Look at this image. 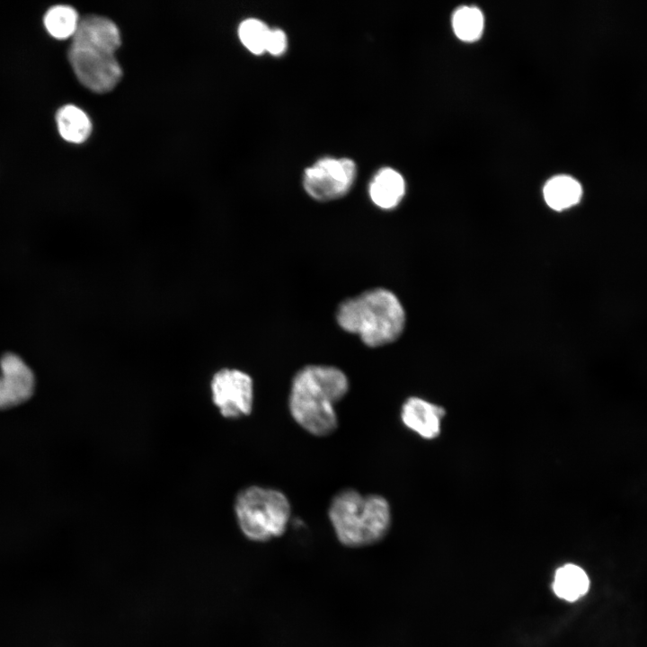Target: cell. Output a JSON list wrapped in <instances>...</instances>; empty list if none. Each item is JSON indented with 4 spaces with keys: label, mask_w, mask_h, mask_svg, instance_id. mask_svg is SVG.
<instances>
[{
    "label": "cell",
    "mask_w": 647,
    "mask_h": 647,
    "mask_svg": "<svg viewBox=\"0 0 647 647\" xmlns=\"http://www.w3.org/2000/svg\"><path fill=\"white\" fill-rule=\"evenodd\" d=\"M349 390L347 376L332 366L308 365L294 376L288 409L294 421L317 437L332 434L338 427L335 404Z\"/></svg>",
    "instance_id": "6da1fadb"
},
{
    "label": "cell",
    "mask_w": 647,
    "mask_h": 647,
    "mask_svg": "<svg viewBox=\"0 0 647 647\" xmlns=\"http://www.w3.org/2000/svg\"><path fill=\"white\" fill-rule=\"evenodd\" d=\"M328 517L338 541L350 548L377 544L386 536L392 523L386 498L354 489L341 490L333 496Z\"/></svg>",
    "instance_id": "7a4b0ae2"
},
{
    "label": "cell",
    "mask_w": 647,
    "mask_h": 647,
    "mask_svg": "<svg viewBox=\"0 0 647 647\" xmlns=\"http://www.w3.org/2000/svg\"><path fill=\"white\" fill-rule=\"evenodd\" d=\"M337 321L343 330L358 334L366 345L378 347L399 337L405 314L393 292L378 288L342 302Z\"/></svg>",
    "instance_id": "3957f363"
},
{
    "label": "cell",
    "mask_w": 647,
    "mask_h": 647,
    "mask_svg": "<svg viewBox=\"0 0 647 647\" xmlns=\"http://www.w3.org/2000/svg\"><path fill=\"white\" fill-rule=\"evenodd\" d=\"M235 513L244 536L251 541L264 543L286 532L291 506L282 492L251 485L237 494Z\"/></svg>",
    "instance_id": "277c9868"
},
{
    "label": "cell",
    "mask_w": 647,
    "mask_h": 647,
    "mask_svg": "<svg viewBox=\"0 0 647 647\" xmlns=\"http://www.w3.org/2000/svg\"><path fill=\"white\" fill-rule=\"evenodd\" d=\"M356 173V164L351 159L324 157L305 170L303 185L313 199L332 200L350 191Z\"/></svg>",
    "instance_id": "5b68a950"
},
{
    "label": "cell",
    "mask_w": 647,
    "mask_h": 647,
    "mask_svg": "<svg viewBox=\"0 0 647 647\" xmlns=\"http://www.w3.org/2000/svg\"><path fill=\"white\" fill-rule=\"evenodd\" d=\"M68 59L78 80L95 93H106L120 82L122 70L114 54L71 44Z\"/></svg>",
    "instance_id": "8992f818"
},
{
    "label": "cell",
    "mask_w": 647,
    "mask_h": 647,
    "mask_svg": "<svg viewBox=\"0 0 647 647\" xmlns=\"http://www.w3.org/2000/svg\"><path fill=\"white\" fill-rule=\"evenodd\" d=\"M210 388L213 403L225 418L236 419L251 413L253 385L245 372L222 368L214 374Z\"/></svg>",
    "instance_id": "52a82bcc"
},
{
    "label": "cell",
    "mask_w": 647,
    "mask_h": 647,
    "mask_svg": "<svg viewBox=\"0 0 647 647\" xmlns=\"http://www.w3.org/2000/svg\"><path fill=\"white\" fill-rule=\"evenodd\" d=\"M35 390V377L30 367L13 353L0 360V404L2 410L29 400Z\"/></svg>",
    "instance_id": "ba28073f"
},
{
    "label": "cell",
    "mask_w": 647,
    "mask_h": 647,
    "mask_svg": "<svg viewBox=\"0 0 647 647\" xmlns=\"http://www.w3.org/2000/svg\"><path fill=\"white\" fill-rule=\"evenodd\" d=\"M444 416V408L418 396L407 398L401 409L403 425L425 439L439 437Z\"/></svg>",
    "instance_id": "9c48e42d"
},
{
    "label": "cell",
    "mask_w": 647,
    "mask_h": 647,
    "mask_svg": "<svg viewBox=\"0 0 647 647\" xmlns=\"http://www.w3.org/2000/svg\"><path fill=\"white\" fill-rule=\"evenodd\" d=\"M120 34L110 19L88 15L80 20L72 44L114 54L120 46Z\"/></svg>",
    "instance_id": "30bf717a"
},
{
    "label": "cell",
    "mask_w": 647,
    "mask_h": 647,
    "mask_svg": "<svg viewBox=\"0 0 647 647\" xmlns=\"http://www.w3.org/2000/svg\"><path fill=\"white\" fill-rule=\"evenodd\" d=\"M405 192L403 176L390 167L380 169L369 184V195L378 208L391 209L395 208Z\"/></svg>",
    "instance_id": "8fae6325"
},
{
    "label": "cell",
    "mask_w": 647,
    "mask_h": 647,
    "mask_svg": "<svg viewBox=\"0 0 647 647\" xmlns=\"http://www.w3.org/2000/svg\"><path fill=\"white\" fill-rule=\"evenodd\" d=\"M589 587V577L578 565L567 563L555 571L553 590L562 599L576 601L588 592Z\"/></svg>",
    "instance_id": "7c38bea8"
},
{
    "label": "cell",
    "mask_w": 647,
    "mask_h": 647,
    "mask_svg": "<svg viewBox=\"0 0 647 647\" xmlns=\"http://www.w3.org/2000/svg\"><path fill=\"white\" fill-rule=\"evenodd\" d=\"M543 194L546 204L554 210H563L577 204L582 195L581 185L568 175H557L547 181Z\"/></svg>",
    "instance_id": "4fadbf2b"
},
{
    "label": "cell",
    "mask_w": 647,
    "mask_h": 647,
    "mask_svg": "<svg viewBox=\"0 0 647 647\" xmlns=\"http://www.w3.org/2000/svg\"><path fill=\"white\" fill-rule=\"evenodd\" d=\"M56 122L62 138L70 143L84 142L92 131V123L87 114L72 104L65 105L58 111Z\"/></svg>",
    "instance_id": "5bb4252c"
},
{
    "label": "cell",
    "mask_w": 647,
    "mask_h": 647,
    "mask_svg": "<svg viewBox=\"0 0 647 647\" xmlns=\"http://www.w3.org/2000/svg\"><path fill=\"white\" fill-rule=\"evenodd\" d=\"M79 22L77 12L73 7L64 4L50 7L43 18L47 31L58 40L74 37Z\"/></svg>",
    "instance_id": "9a60e30c"
},
{
    "label": "cell",
    "mask_w": 647,
    "mask_h": 647,
    "mask_svg": "<svg viewBox=\"0 0 647 647\" xmlns=\"http://www.w3.org/2000/svg\"><path fill=\"white\" fill-rule=\"evenodd\" d=\"M452 26L457 38L464 41H474L483 33V14L477 7L462 6L454 13Z\"/></svg>",
    "instance_id": "2e32d148"
},
{
    "label": "cell",
    "mask_w": 647,
    "mask_h": 647,
    "mask_svg": "<svg viewBox=\"0 0 647 647\" xmlns=\"http://www.w3.org/2000/svg\"><path fill=\"white\" fill-rule=\"evenodd\" d=\"M270 30L261 20L249 18L240 23L238 35L248 50L255 55H260L266 51Z\"/></svg>",
    "instance_id": "e0dca14e"
},
{
    "label": "cell",
    "mask_w": 647,
    "mask_h": 647,
    "mask_svg": "<svg viewBox=\"0 0 647 647\" xmlns=\"http://www.w3.org/2000/svg\"><path fill=\"white\" fill-rule=\"evenodd\" d=\"M287 36L280 29H270L266 43V51L273 56H279L286 51Z\"/></svg>",
    "instance_id": "ac0fdd59"
},
{
    "label": "cell",
    "mask_w": 647,
    "mask_h": 647,
    "mask_svg": "<svg viewBox=\"0 0 647 647\" xmlns=\"http://www.w3.org/2000/svg\"><path fill=\"white\" fill-rule=\"evenodd\" d=\"M0 410H2V408H1V404H0Z\"/></svg>",
    "instance_id": "d6986e66"
}]
</instances>
